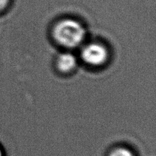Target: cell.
I'll return each mask as SVG.
<instances>
[{
    "label": "cell",
    "mask_w": 156,
    "mask_h": 156,
    "mask_svg": "<svg viewBox=\"0 0 156 156\" xmlns=\"http://www.w3.org/2000/svg\"><path fill=\"white\" fill-rule=\"evenodd\" d=\"M0 156H5L4 150H3V149H2V147L1 146V145H0Z\"/></svg>",
    "instance_id": "cell-6"
},
{
    "label": "cell",
    "mask_w": 156,
    "mask_h": 156,
    "mask_svg": "<svg viewBox=\"0 0 156 156\" xmlns=\"http://www.w3.org/2000/svg\"><path fill=\"white\" fill-rule=\"evenodd\" d=\"M109 53L107 47L100 43L92 42L85 45L81 52L82 60L91 66H101L106 63Z\"/></svg>",
    "instance_id": "cell-2"
},
{
    "label": "cell",
    "mask_w": 156,
    "mask_h": 156,
    "mask_svg": "<svg viewBox=\"0 0 156 156\" xmlns=\"http://www.w3.org/2000/svg\"><path fill=\"white\" fill-rule=\"evenodd\" d=\"M77 59L76 56L69 52L61 53L56 59V66L62 73H69L76 68Z\"/></svg>",
    "instance_id": "cell-3"
},
{
    "label": "cell",
    "mask_w": 156,
    "mask_h": 156,
    "mask_svg": "<svg viewBox=\"0 0 156 156\" xmlns=\"http://www.w3.org/2000/svg\"><path fill=\"white\" fill-rule=\"evenodd\" d=\"M10 0H0V12L5 10L9 5Z\"/></svg>",
    "instance_id": "cell-5"
},
{
    "label": "cell",
    "mask_w": 156,
    "mask_h": 156,
    "mask_svg": "<svg viewBox=\"0 0 156 156\" xmlns=\"http://www.w3.org/2000/svg\"><path fill=\"white\" fill-rule=\"evenodd\" d=\"M108 156H136L130 149L125 146H118L111 151Z\"/></svg>",
    "instance_id": "cell-4"
},
{
    "label": "cell",
    "mask_w": 156,
    "mask_h": 156,
    "mask_svg": "<svg viewBox=\"0 0 156 156\" xmlns=\"http://www.w3.org/2000/svg\"><path fill=\"white\" fill-rule=\"evenodd\" d=\"M53 38L66 48H75L83 43L86 37V29L77 20L66 18L59 21L53 27Z\"/></svg>",
    "instance_id": "cell-1"
}]
</instances>
